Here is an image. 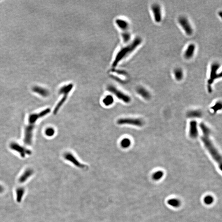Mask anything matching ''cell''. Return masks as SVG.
Listing matches in <instances>:
<instances>
[{
  "instance_id": "cell-1",
  "label": "cell",
  "mask_w": 222,
  "mask_h": 222,
  "mask_svg": "<svg viewBox=\"0 0 222 222\" xmlns=\"http://www.w3.org/2000/svg\"><path fill=\"white\" fill-rule=\"evenodd\" d=\"M142 42V40L140 37H136L126 46L120 49L115 55L112 62V68L113 69L116 68L122 61L133 53L141 45Z\"/></svg>"
},
{
  "instance_id": "cell-2",
  "label": "cell",
  "mask_w": 222,
  "mask_h": 222,
  "mask_svg": "<svg viewBox=\"0 0 222 222\" xmlns=\"http://www.w3.org/2000/svg\"><path fill=\"white\" fill-rule=\"evenodd\" d=\"M201 130L202 132L203 135L201 138V140L203 142L204 146L208 150L210 155L213 159L217 163L219 166V168L222 170V157L220 153L214 146L212 141L209 138L210 131L209 128L204 123H202L200 124Z\"/></svg>"
},
{
  "instance_id": "cell-3",
  "label": "cell",
  "mask_w": 222,
  "mask_h": 222,
  "mask_svg": "<svg viewBox=\"0 0 222 222\" xmlns=\"http://www.w3.org/2000/svg\"><path fill=\"white\" fill-rule=\"evenodd\" d=\"M74 85L72 83L68 84L62 86L59 90V93L60 95H63L62 98L59 101V103L57 105L54 109L53 111V113L54 114H57L58 111L62 106L65 102L66 101L68 95L71 92V90L73 89Z\"/></svg>"
},
{
  "instance_id": "cell-4",
  "label": "cell",
  "mask_w": 222,
  "mask_h": 222,
  "mask_svg": "<svg viewBox=\"0 0 222 222\" xmlns=\"http://www.w3.org/2000/svg\"><path fill=\"white\" fill-rule=\"evenodd\" d=\"M221 66V64L218 62H214L211 64L209 78L207 81L208 86H211L216 80L221 78L222 72H219Z\"/></svg>"
},
{
  "instance_id": "cell-5",
  "label": "cell",
  "mask_w": 222,
  "mask_h": 222,
  "mask_svg": "<svg viewBox=\"0 0 222 222\" xmlns=\"http://www.w3.org/2000/svg\"><path fill=\"white\" fill-rule=\"evenodd\" d=\"M178 22L187 36H192L193 33V28L186 17L184 16L179 17L178 18Z\"/></svg>"
},
{
  "instance_id": "cell-6",
  "label": "cell",
  "mask_w": 222,
  "mask_h": 222,
  "mask_svg": "<svg viewBox=\"0 0 222 222\" xmlns=\"http://www.w3.org/2000/svg\"><path fill=\"white\" fill-rule=\"evenodd\" d=\"M107 89L124 103H128L131 101V98L130 96L124 93L114 86L111 85H109Z\"/></svg>"
},
{
  "instance_id": "cell-7",
  "label": "cell",
  "mask_w": 222,
  "mask_h": 222,
  "mask_svg": "<svg viewBox=\"0 0 222 222\" xmlns=\"http://www.w3.org/2000/svg\"><path fill=\"white\" fill-rule=\"evenodd\" d=\"M9 146L11 150L19 153L22 158H25L26 156H29L32 154L31 150L21 145L16 142H12L9 144Z\"/></svg>"
},
{
  "instance_id": "cell-8",
  "label": "cell",
  "mask_w": 222,
  "mask_h": 222,
  "mask_svg": "<svg viewBox=\"0 0 222 222\" xmlns=\"http://www.w3.org/2000/svg\"><path fill=\"white\" fill-rule=\"evenodd\" d=\"M36 125L28 124L24 128V142L27 145L30 146L33 142V133Z\"/></svg>"
},
{
  "instance_id": "cell-9",
  "label": "cell",
  "mask_w": 222,
  "mask_h": 222,
  "mask_svg": "<svg viewBox=\"0 0 222 222\" xmlns=\"http://www.w3.org/2000/svg\"><path fill=\"white\" fill-rule=\"evenodd\" d=\"M51 109L50 108H47L40 111L39 113H32L29 115L28 119V124L36 125L38 120L41 118L45 117L47 115L50 113Z\"/></svg>"
},
{
  "instance_id": "cell-10",
  "label": "cell",
  "mask_w": 222,
  "mask_h": 222,
  "mask_svg": "<svg viewBox=\"0 0 222 222\" xmlns=\"http://www.w3.org/2000/svg\"><path fill=\"white\" fill-rule=\"evenodd\" d=\"M151 12L153 14L154 20L156 23H160L163 19L162 10L161 7L159 3L152 4L150 6Z\"/></svg>"
},
{
  "instance_id": "cell-11",
  "label": "cell",
  "mask_w": 222,
  "mask_h": 222,
  "mask_svg": "<svg viewBox=\"0 0 222 222\" xmlns=\"http://www.w3.org/2000/svg\"><path fill=\"white\" fill-rule=\"evenodd\" d=\"M117 123L119 125H130L138 127L143 126L144 124L143 121L140 119L130 118L120 119L117 121Z\"/></svg>"
},
{
  "instance_id": "cell-12",
  "label": "cell",
  "mask_w": 222,
  "mask_h": 222,
  "mask_svg": "<svg viewBox=\"0 0 222 222\" xmlns=\"http://www.w3.org/2000/svg\"><path fill=\"white\" fill-rule=\"evenodd\" d=\"M63 157L65 160L72 163L73 165L78 168L84 169L86 167V166L80 162L74 155L70 152H66L63 155Z\"/></svg>"
},
{
  "instance_id": "cell-13",
  "label": "cell",
  "mask_w": 222,
  "mask_h": 222,
  "mask_svg": "<svg viewBox=\"0 0 222 222\" xmlns=\"http://www.w3.org/2000/svg\"><path fill=\"white\" fill-rule=\"evenodd\" d=\"M196 51V46L195 44H189L187 47L184 53V57L186 59L190 60L192 59L195 55Z\"/></svg>"
},
{
  "instance_id": "cell-14",
  "label": "cell",
  "mask_w": 222,
  "mask_h": 222,
  "mask_svg": "<svg viewBox=\"0 0 222 222\" xmlns=\"http://www.w3.org/2000/svg\"><path fill=\"white\" fill-rule=\"evenodd\" d=\"M115 24L117 27L121 30L122 32L128 31L130 24L127 20L122 18H118L115 20Z\"/></svg>"
},
{
  "instance_id": "cell-15",
  "label": "cell",
  "mask_w": 222,
  "mask_h": 222,
  "mask_svg": "<svg viewBox=\"0 0 222 222\" xmlns=\"http://www.w3.org/2000/svg\"><path fill=\"white\" fill-rule=\"evenodd\" d=\"M33 174H34V171L33 169L30 168L26 169L19 177L18 179L19 182L21 184L24 183L33 175Z\"/></svg>"
},
{
  "instance_id": "cell-16",
  "label": "cell",
  "mask_w": 222,
  "mask_h": 222,
  "mask_svg": "<svg viewBox=\"0 0 222 222\" xmlns=\"http://www.w3.org/2000/svg\"><path fill=\"white\" fill-rule=\"evenodd\" d=\"M189 135L190 138L195 139L198 135L197 123L196 121H192L190 123Z\"/></svg>"
},
{
  "instance_id": "cell-17",
  "label": "cell",
  "mask_w": 222,
  "mask_h": 222,
  "mask_svg": "<svg viewBox=\"0 0 222 222\" xmlns=\"http://www.w3.org/2000/svg\"><path fill=\"white\" fill-rule=\"evenodd\" d=\"M32 90L34 93H37L44 98H46L49 96V92L48 90L38 86H34Z\"/></svg>"
},
{
  "instance_id": "cell-18",
  "label": "cell",
  "mask_w": 222,
  "mask_h": 222,
  "mask_svg": "<svg viewBox=\"0 0 222 222\" xmlns=\"http://www.w3.org/2000/svg\"><path fill=\"white\" fill-rule=\"evenodd\" d=\"M25 193V189L23 187H19L16 190V201L18 203L21 202Z\"/></svg>"
},
{
  "instance_id": "cell-19",
  "label": "cell",
  "mask_w": 222,
  "mask_h": 222,
  "mask_svg": "<svg viewBox=\"0 0 222 222\" xmlns=\"http://www.w3.org/2000/svg\"><path fill=\"white\" fill-rule=\"evenodd\" d=\"M173 75L176 80L177 81H181L184 78L183 70L180 67H177L173 70Z\"/></svg>"
},
{
  "instance_id": "cell-20",
  "label": "cell",
  "mask_w": 222,
  "mask_h": 222,
  "mask_svg": "<svg viewBox=\"0 0 222 222\" xmlns=\"http://www.w3.org/2000/svg\"><path fill=\"white\" fill-rule=\"evenodd\" d=\"M136 91L139 95L144 99L148 100L150 99V93L144 88L141 87V86L138 87L137 88Z\"/></svg>"
},
{
  "instance_id": "cell-21",
  "label": "cell",
  "mask_w": 222,
  "mask_h": 222,
  "mask_svg": "<svg viewBox=\"0 0 222 222\" xmlns=\"http://www.w3.org/2000/svg\"><path fill=\"white\" fill-rule=\"evenodd\" d=\"M121 38L124 43H128L131 40V33L128 31L122 32L121 33Z\"/></svg>"
},
{
  "instance_id": "cell-22",
  "label": "cell",
  "mask_w": 222,
  "mask_h": 222,
  "mask_svg": "<svg viewBox=\"0 0 222 222\" xmlns=\"http://www.w3.org/2000/svg\"><path fill=\"white\" fill-rule=\"evenodd\" d=\"M114 99L113 96L110 95H107L103 99V103L105 105L109 106L114 103Z\"/></svg>"
},
{
  "instance_id": "cell-23",
  "label": "cell",
  "mask_w": 222,
  "mask_h": 222,
  "mask_svg": "<svg viewBox=\"0 0 222 222\" xmlns=\"http://www.w3.org/2000/svg\"><path fill=\"white\" fill-rule=\"evenodd\" d=\"M131 142L130 139L128 138H124L121 141L120 145L123 148H128L130 146Z\"/></svg>"
},
{
  "instance_id": "cell-24",
  "label": "cell",
  "mask_w": 222,
  "mask_h": 222,
  "mask_svg": "<svg viewBox=\"0 0 222 222\" xmlns=\"http://www.w3.org/2000/svg\"><path fill=\"white\" fill-rule=\"evenodd\" d=\"M45 134L47 137L50 138V137H53L55 134V129L51 127L47 128L45 130Z\"/></svg>"
},
{
  "instance_id": "cell-25",
  "label": "cell",
  "mask_w": 222,
  "mask_h": 222,
  "mask_svg": "<svg viewBox=\"0 0 222 222\" xmlns=\"http://www.w3.org/2000/svg\"><path fill=\"white\" fill-rule=\"evenodd\" d=\"M167 203L169 205L174 207H178L181 204L180 201L176 199H170L169 200Z\"/></svg>"
},
{
  "instance_id": "cell-26",
  "label": "cell",
  "mask_w": 222,
  "mask_h": 222,
  "mask_svg": "<svg viewBox=\"0 0 222 222\" xmlns=\"http://www.w3.org/2000/svg\"><path fill=\"white\" fill-rule=\"evenodd\" d=\"M189 117H200L202 116V113L201 111L195 110L188 112L187 114Z\"/></svg>"
},
{
  "instance_id": "cell-27",
  "label": "cell",
  "mask_w": 222,
  "mask_h": 222,
  "mask_svg": "<svg viewBox=\"0 0 222 222\" xmlns=\"http://www.w3.org/2000/svg\"><path fill=\"white\" fill-rule=\"evenodd\" d=\"M163 172L161 171H158L155 172L153 175V179L154 180L157 181L160 180L163 176Z\"/></svg>"
},
{
  "instance_id": "cell-28",
  "label": "cell",
  "mask_w": 222,
  "mask_h": 222,
  "mask_svg": "<svg viewBox=\"0 0 222 222\" xmlns=\"http://www.w3.org/2000/svg\"><path fill=\"white\" fill-rule=\"evenodd\" d=\"M204 200V203L206 204L210 205L213 202V198L212 196L208 195V196L205 197Z\"/></svg>"
},
{
  "instance_id": "cell-29",
  "label": "cell",
  "mask_w": 222,
  "mask_h": 222,
  "mask_svg": "<svg viewBox=\"0 0 222 222\" xmlns=\"http://www.w3.org/2000/svg\"><path fill=\"white\" fill-rule=\"evenodd\" d=\"M222 106L221 103H217L215 105V106L213 107V109L215 110V111H217V110H219V109H221V108Z\"/></svg>"
},
{
  "instance_id": "cell-30",
  "label": "cell",
  "mask_w": 222,
  "mask_h": 222,
  "mask_svg": "<svg viewBox=\"0 0 222 222\" xmlns=\"http://www.w3.org/2000/svg\"><path fill=\"white\" fill-rule=\"evenodd\" d=\"M4 191V188L0 184V194L3 193Z\"/></svg>"
},
{
  "instance_id": "cell-31",
  "label": "cell",
  "mask_w": 222,
  "mask_h": 222,
  "mask_svg": "<svg viewBox=\"0 0 222 222\" xmlns=\"http://www.w3.org/2000/svg\"><path fill=\"white\" fill-rule=\"evenodd\" d=\"M222 12L221 11L219 12V17H221V18L222 17Z\"/></svg>"
}]
</instances>
